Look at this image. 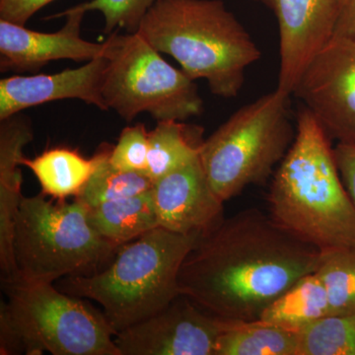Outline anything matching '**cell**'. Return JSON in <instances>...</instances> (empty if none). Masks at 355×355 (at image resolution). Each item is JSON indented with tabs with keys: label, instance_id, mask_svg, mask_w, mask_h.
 <instances>
[{
	"label": "cell",
	"instance_id": "19",
	"mask_svg": "<svg viewBox=\"0 0 355 355\" xmlns=\"http://www.w3.org/2000/svg\"><path fill=\"white\" fill-rule=\"evenodd\" d=\"M297 331L258 320L229 323L214 355H296Z\"/></svg>",
	"mask_w": 355,
	"mask_h": 355
},
{
	"label": "cell",
	"instance_id": "5",
	"mask_svg": "<svg viewBox=\"0 0 355 355\" xmlns=\"http://www.w3.org/2000/svg\"><path fill=\"white\" fill-rule=\"evenodd\" d=\"M0 354L121 355L103 311L51 282H2Z\"/></svg>",
	"mask_w": 355,
	"mask_h": 355
},
{
	"label": "cell",
	"instance_id": "4",
	"mask_svg": "<svg viewBox=\"0 0 355 355\" xmlns=\"http://www.w3.org/2000/svg\"><path fill=\"white\" fill-rule=\"evenodd\" d=\"M198 237L154 228L119 248L101 272L64 277L55 286L97 302L119 333L164 309L180 295V270Z\"/></svg>",
	"mask_w": 355,
	"mask_h": 355
},
{
	"label": "cell",
	"instance_id": "22",
	"mask_svg": "<svg viewBox=\"0 0 355 355\" xmlns=\"http://www.w3.org/2000/svg\"><path fill=\"white\" fill-rule=\"evenodd\" d=\"M296 355H355V314L328 315L299 330Z\"/></svg>",
	"mask_w": 355,
	"mask_h": 355
},
{
	"label": "cell",
	"instance_id": "20",
	"mask_svg": "<svg viewBox=\"0 0 355 355\" xmlns=\"http://www.w3.org/2000/svg\"><path fill=\"white\" fill-rule=\"evenodd\" d=\"M330 314L328 296L317 272L302 277L277 298L261 320L298 331Z\"/></svg>",
	"mask_w": 355,
	"mask_h": 355
},
{
	"label": "cell",
	"instance_id": "7",
	"mask_svg": "<svg viewBox=\"0 0 355 355\" xmlns=\"http://www.w3.org/2000/svg\"><path fill=\"white\" fill-rule=\"evenodd\" d=\"M277 89L235 112L203 140L200 162L214 193L224 202L250 184H261L288 153L295 133Z\"/></svg>",
	"mask_w": 355,
	"mask_h": 355
},
{
	"label": "cell",
	"instance_id": "8",
	"mask_svg": "<svg viewBox=\"0 0 355 355\" xmlns=\"http://www.w3.org/2000/svg\"><path fill=\"white\" fill-rule=\"evenodd\" d=\"M106 41L102 92L109 110L128 123L142 113L157 121H184L203 113L196 80L166 62L139 33L118 30Z\"/></svg>",
	"mask_w": 355,
	"mask_h": 355
},
{
	"label": "cell",
	"instance_id": "24",
	"mask_svg": "<svg viewBox=\"0 0 355 355\" xmlns=\"http://www.w3.org/2000/svg\"><path fill=\"white\" fill-rule=\"evenodd\" d=\"M156 1L158 0H91L77 6L86 13L101 12L105 20L104 32L111 35L120 29L137 33L144 16Z\"/></svg>",
	"mask_w": 355,
	"mask_h": 355
},
{
	"label": "cell",
	"instance_id": "10",
	"mask_svg": "<svg viewBox=\"0 0 355 355\" xmlns=\"http://www.w3.org/2000/svg\"><path fill=\"white\" fill-rule=\"evenodd\" d=\"M293 94L330 137L355 146V43L331 39L306 69Z\"/></svg>",
	"mask_w": 355,
	"mask_h": 355
},
{
	"label": "cell",
	"instance_id": "28",
	"mask_svg": "<svg viewBox=\"0 0 355 355\" xmlns=\"http://www.w3.org/2000/svg\"><path fill=\"white\" fill-rule=\"evenodd\" d=\"M333 39L355 43V0H340Z\"/></svg>",
	"mask_w": 355,
	"mask_h": 355
},
{
	"label": "cell",
	"instance_id": "6",
	"mask_svg": "<svg viewBox=\"0 0 355 355\" xmlns=\"http://www.w3.org/2000/svg\"><path fill=\"white\" fill-rule=\"evenodd\" d=\"M88 214L89 207L77 198L53 203L43 193L23 197L14 224L16 280L53 284L108 266L120 246L100 235Z\"/></svg>",
	"mask_w": 355,
	"mask_h": 355
},
{
	"label": "cell",
	"instance_id": "13",
	"mask_svg": "<svg viewBox=\"0 0 355 355\" xmlns=\"http://www.w3.org/2000/svg\"><path fill=\"white\" fill-rule=\"evenodd\" d=\"M159 227L183 235L207 234L224 219L223 200L214 193L200 156L154 182Z\"/></svg>",
	"mask_w": 355,
	"mask_h": 355
},
{
	"label": "cell",
	"instance_id": "16",
	"mask_svg": "<svg viewBox=\"0 0 355 355\" xmlns=\"http://www.w3.org/2000/svg\"><path fill=\"white\" fill-rule=\"evenodd\" d=\"M100 159V148L92 158L87 159L73 149L57 147L33 159L24 156L22 165L36 176L42 193L62 202L80 195L97 169Z\"/></svg>",
	"mask_w": 355,
	"mask_h": 355
},
{
	"label": "cell",
	"instance_id": "2",
	"mask_svg": "<svg viewBox=\"0 0 355 355\" xmlns=\"http://www.w3.org/2000/svg\"><path fill=\"white\" fill-rule=\"evenodd\" d=\"M330 135L307 107L273 176L270 216L322 254L355 252V203L343 184Z\"/></svg>",
	"mask_w": 355,
	"mask_h": 355
},
{
	"label": "cell",
	"instance_id": "12",
	"mask_svg": "<svg viewBox=\"0 0 355 355\" xmlns=\"http://www.w3.org/2000/svg\"><path fill=\"white\" fill-rule=\"evenodd\" d=\"M85 11L73 6L50 16L65 17V24L55 33L33 31L25 26L0 19V69L1 72H35L53 60L90 62L104 55L107 41L92 43L81 38Z\"/></svg>",
	"mask_w": 355,
	"mask_h": 355
},
{
	"label": "cell",
	"instance_id": "26",
	"mask_svg": "<svg viewBox=\"0 0 355 355\" xmlns=\"http://www.w3.org/2000/svg\"><path fill=\"white\" fill-rule=\"evenodd\" d=\"M55 0H0V19L25 26L34 14Z\"/></svg>",
	"mask_w": 355,
	"mask_h": 355
},
{
	"label": "cell",
	"instance_id": "18",
	"mask_svg": "<svg viewBox=\"0 0 355 355\" xmlns=\"http://www.w3.org/2000/svg\"><path fill=\"white\" fill-rule=\"evenodd\" d=\"M202 128L182 121H160L149 132L146 174L154 182L200 156Z\"/></svg>",
	"mask_w": 355,
	"mask_h": 355
},
{
	"label": "cell",
	"instance_id": "21",
	"mask_svg": "<svg viewBox=\"0 0 355 355\" xmlns=\"http://www.w3.org/2000/svg\"><path fill=\"white\" fill-rule=\"evenodd\" d=\"M112 148L113 146L108 144L100 146L101 159L97 169L77 197L88 207L133 197L153 189L154 181L146 173L125 171L114 167L109 160Z\"/></svg>",
	"mask_w": 355,
	"mask_h": 355
},
{
	"label": "cell",
	"instance_id": "11",
	"mask_svg": "<svg viewBox=\"0 0 355 355\" xmlns=\"http://www.w3.org/2000/svg\"><path fill=\"white\" fill-rule=\"evenodd\" d=\"M279 22V76L277 90L293 94L318 53L333 39L340 0H261Z\"/></svg>",
	"mask_w": 355,
	"mask_h": 355
},
{
	"label": "cell",
	"instance_id": "25",
	"mask_svg": "<svg viewBox=\"0 0 355 355\" xmlns=\"http://www.w3.org/2000/svg\"><path fill=\"white\" fill-rule=\"evenodd\" d=\"M148 150L149 132L144 123H135L121 130L109 160L118 169L146 173Z\"/></svg>",
	"mask_w": 355,
	"mask_h": 355
},
{
	"label": "cell",
	"instance_id": "23",
	"mask_svg": "<svg viewBox=\"0 0 355 355\" xmlns=\"http://www.w3.org/2000/svg\"><path fill=\"white\" fill-rule=\"evenodd\" d=\"M316 272L326 289L330 314H355V252L324 254Z\"/></svg>",
	"mask_w": 355,
	"mask_h": 355
},
{
	"label": "cell",
	"instance_id": "1",
	"mask_svg": "<svg viewBox=\"0 0 355 355\" xmlns=\"http://www.w3.org/2000/svg\"><path fill=\"white\" fill-rule=\"evenodd\" d=\"M324 254L261 210L247 209L198 237L182 263L180 294L210 316L229 322L261 320Z\"/></svg>",
	"mask_w": 355,
	"mask_h": 355
},
{
	"label": "cell",
	"instance_id": "3",
	"mask_svg": "<svg viewBox=\"0 0 355 355\" xmlns=\"http://www.w3.org/2000/svg\"><path fill=\"white\" fill-rule=\"evenodd\" d=\"M137 33L226 99L239 94L248 67L261 58L251 35L221 0H158Z\"/></svg>",
	"mask_w": 355,
	"mask_h": 355
},
{
	"label": "cell",
	"instance_id": "27",
	"mask_svg": "<svg viewBox=\"0 0 355 355\" xmlns=\"http://www.w3.org/2000/svg\"><path fill=\"white\" fill-rule=\"evenodd\" d=\"M334 153L343 184L355 203V146L338 142Z\"/></svg>",
	"mask_w": 355,
	"mask_h": 355
},
{
	"label": "cell",
	"instance_id": "14",
	"mask_svg": "<svg viewBox=\"0 0 355 355\" xmlns=\"http://www.w3.org/2000/svg\"><path fill=\"white\" fill-rule=\"evenodd\" d=\"M106 55L94 58L74 69L53 74L13 76L0 80V120L26 109L58 100L77 99L109 111L102 87Z\"/></svg>",
	"mask_w": 355,
	"mask_h": 355
},
{
	"label": "cell",
	"instance_id": "15",
	"mask_svg": "<svg viewBox=\"0 0 355 355\" xmlns=\"http://www.w3.org/2000/svg\"><path fill=\"white\" fill-rule=\"evenodd\" d=\"M34 139L27 116L16 114L0 120V268L1 282L17 279L13 252L14 224L21 200L23 149Z\"/></svg>",
	"mask_w": 355,
	"mask_h": 355
},
{
	"label": "cell",
	"instance_id": "9",
	"mask_svg": "<svg viewBox=\"0 0 355 355\" xmlns=\"http://www.w3.org/2000/svg\"><path fill=\"white\" fill-rule=\"evenodd\" d=\"M227 322L180 294L164 309L114 335L121 355H214Z\"/></svg>",
	"mask_w": 355,
	"mask_h": 355
},
{
	"label": "cell",
	"instance_id": "17",
	"mask_svg": "<svg viewBox=\"0 0 355 355\" xmlns=\"http://www.w3.org/2000/svg\"><path fill=\"white\" fill-rule=\"evenodd\" d=\"M88 217L100 235L120 247L159 227L153 190L89 207Z\"/></svg>",
	"mask_w": 355,
	"mask_h": 355
},
{
	"label": "cell",
	"instance_id": "29",
	"mask_svg": "<svg viewBox=\"0 0 355 355\" xmlns=\"http://www.w3.org/2000/svg\"><path fill=\"white\" fill-rule=\"evenodd\" d=\"M256 1H261V0H256Z\"/></svg>",
	"mask_w": 355,
	"mask_h": 355
}]
</instances>
